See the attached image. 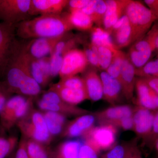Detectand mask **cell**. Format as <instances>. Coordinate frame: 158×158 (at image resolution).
<instances>
[{"label": "cell", "instance_id": "cell-1", "mask_svg": "<svg viewBox=\"0 0 158 158\" xmlns=\"http://www.w3.org/2000/svg\"><path fill=\"white\" fill-rule=\"evenodd\" d=\"M73 28L67 12L60 15H39L16 25V36L23 39L52 38L62 36Z\"/></svg>", "mask_w": 158, "mask_h": 158}, {"label": "cell", "instance_id": "cell-2", "mask_svg": "<svg viewBox=\"0 0 158 158\" xmlns=\"http://www.w3.org/2000/svg\"><path fill=\"white\" fill-rule=\"evenodd\" d=\"M125 14L131 29L133 43L144 37L158 20L155 15L139 1L130 0Z\"/></svg>", "mask_w": 158, "mask_h": 158}, {"label": "cell", "instance_id": "cell-3", "mask_svg": "<svg viewBox=\"0 0 158 158\" xmlns=\"http://www.w3.org/2000/svg\"><path fill=\"white\" fill-rule=\"evenodd\" d=\"M31 111L21 119L16 125L26 138L42 144L48 143L51 135L43 115L36 110Z\"/></svg>", "mask_w": 158, "mask_h": 158}, {"label": "cell", "instance_id": "cell-4", "mask_svg": "<svg viewBox=\"0 0 158 158\" xmlns=\"http://www.w3.org/2000/svg\"><path fill=\"white\" fill-rule=\"evenodd\" d=\"M158 36V20L153 25L147 34L134 43L130 48L129 59L136 69L141 68L149 61L156 50L155 43Z\"/></svg>", "mask_w": 158, "mask_h": 158}, {"label": "cell", "instance_id": "cell-5", "mask_svg": "<svg viewBox=\"0 0 158 158\" xmlns=\"http://www.w3.org/2000/svg\"><path fill=\"white\" fill-rule=\"evenodd\" d=\"M31 101L20 94L11 97L0 113V123L3 128L10 130L26 116L30 111Z\"/></svg>", "mask_w": 158, "mask_h": 158}, {"label": "cell", "instance_id": "cell-6", "mask_svg": "<svg viewBox=\"0 0 158 158\" xmlns=\"http://www.w3.org/2000/svg\"><path fill=\"white\" fill-rule=\"evenodd\" d=\"M116 129L112 125L102 124L93 127L82 136L85 144L99 153L101 150H110L116 145Z\"/></svg>", "mask_w": 158, "mask_h": 158}, {"label": "cell", "instance_id": "cell-7", "mask_svg": "<svg viewBox=\"0 0 158 158\" xmlns=\"http://www.w3.org/2000/svg\"><path fill=\"white\" fill-rule=\"evenodd\" d=\"M31 0H0V20L17 25L31 19L29 10Z\"/></svg>", "mask_w": 158, "mask_h": 158}, {"label": "cell", "instance_id": "cell-8", "mask_svg": "<svg viewBox=\"0 0 158 158\" xmlns=\"http://www.w3.org/2000/svg\"><path fill=\"white\" fill-rule=\"evenodd\" d=\"M88 65L84 51L77 48L71 50L64 56L59 76L62 79L76 76L84 73Z\"/></svg>", "mask_w": 158, "mask_h": 158}, {"label": "cell", "instance_id": "cell-9", "mask_svg": "<svg viewBox=\"0 0 158 158\" xmlns=\"http://www.w3.org/2000/svg\"><path fill=\"white\" fill-rule=\"evenodd\" d=\"M156 111H151L137 105L134 108L132 114V131L143 142L148 138L152 130Z\"/></svg>", "mask_w": 158, "mask_h": 158}, {"label": "cell", "instance_id": "cell-10", "mask_svg": "<svg viewBox=\"0 0 158 158\" xmlns=\"http://www.w3.org/2000/svg\"><path fill=\"white\" fill-rule=\"evenodd\" d=\"M69 0H31L30 16L60 15L68 5Z\"/></svg>", "mask_w": 158, "mask_h": 158}, {"label": "cell", "instance_id": "cell-11", "mask_svg": "<svg viewBox=\"0 0 158 158\" xmlns=\"http://www.w3.org/2000/svg\"><path fill=\"white\" fill-rule=\"evenodd\" d=\"M37 105L41 110L57 112L64 115L79 116L90 113L88 110L69 104L63 101L59 95L54 97L51 103L41 99L38 101Z\"/></svg>", "mask_w": 158, "mask_h": 158}, {"label": "cell", "instance_id": "cell-12", "mask_svg": "<svg viewBox=\"0 0 158 158\" xmlns=\"http://www.w3.org/2000/svg\"><path fill=\"white\" fill-rule=\"evenodd\" d=\"M137 105L151 111L158 110V95L141 77L136 78Z\"/></svg>", "mask_w": 158, "mask_h": 158}, {"label": "cell", "instance_id": "cell-13", "mask_svg": "<svg viewBox=\"0 0 158 158\" xmlns=\"http://www.w3.org/2000/svg\"><path fill=\"white\" fill-rule=\"evenodd\" d=\"M63 35L52 38L30 40V41L26 42V47L28 53L32 58L36 59L47 57L48 55L50 56L55 46L62 38Z\"/></svg>", "mask_w": 158, "mask_h": 158}, {"label": "cell", "instance_id": "cell-14", "mask_svg": "<svg viewBox=\"0 0 158 158\" xmlns=\"http://www.w3.org/2000/svg\"><path fill=\"white\" fill-rule=\"evenodd\" d=\"M111 35L113 36V44L117 49L120 50L133 43L131 29L125 14L113 26Z\"/></svg>", "mask_w": 158, "mask_h": 158}, {"label": "cell", "instance_id": "cell-15", "mask_svg": "<svg viewBox=\"0 0 158 158\" xmlns=\"http://www.w3.org/2000/svg\"><path fill=\"white\" fill-rule=\"evenodd\" d=\"M135 71V67L126 54L121 69L120 84L122 93L128 100H132L134 96L136 80Z\"/></svg>", "mask_w": 158, "mask_h": 158}, {"label": "cell", "instance_id": "cell-16", "mask_svg": "<svg viewBox=\"0 0 158 158\" xmlns=\"http://www.w3.org/2000/svg\"><path fill=\"white\" fill-rule=\"evenodd\" d=\"M130 1V0L106 1L107 9L104 19L103 26L105 30L110 34L113 26L125 14L126 9Z\"/></svg>", "mask_w": 158, "mask_h": 158}, {"label": "cell", "instance_id": "cell-17", "mask_svg": "<svg viewBox=\"0 0 158 158\" xmlns=\"http://www.w3.org/2000/svg\"><path fill=\"white\" fill-rule=\"evenodd\" d=\"M83 73L82 77L85 81L89 100L96 102L101 99L103 98L102 84L96 69L87 68Z\"/></svg>", "mask_w": 158, "mask_h": 158}, {"label": "cell", "instance_id": "cell-18", "mask_svg": "<svg viewBox=\"0 0 158 158\" xmlns=\"http://www.w3.org/2000/svg\"><path fill=\"white\" fill-rule=\"evenodd\" d=\"M133 110L134 108L128 105L114 106L95 112L93 115L101 125L108 124L111 122L132 116Z\"/></svg>", "mask_w": 158, "mask_h": 158}, {"label": "cell", "instance_id": "cell-19", "mask_svg": "<svg viewBox=\"0 0 158 158\" xmlns=\"http://www.w3.org/2000/svg\"><path fill=\"white\" fill-rule=\"evenodd\" d=\"M95 119L94 115L91 114L78 116L66 126L63 136L69 138H74L83 135L88 130L94 126Z\"/></svg>", "mask_w": 158, "mask_h": 158}, {"label": "cell", "instance_id": "cell-20", "mask_svg": "<svg viewBox=\"0 0 158 158\" xmlns=\"http://www.w3.org/2000/svg\"><path fill=\"white\" fill-rule=\"evenodd\" d=\"M49 90L56 92L63 101L73 106H76L86 100H89L85 88H67L60 86L56 83L53 85Z\"/></svg>", "mask_w": 158, "mask_h": 158}, {"label": "cell", "instance_id": "cell-21", "mask_svg": "<svg viewBox=\"0 0 158 158\" xmlns=\"http://www.w3.org/2000/svg\"><path fill=\"white\" fill-rule=\"evenodd\" d=\"M103 87V98L112 104L118 101L122 89L120 82L110 76L106 71L102 72L100 75Z\"/></svg>", "mask_w": 158, "mask_h": 158}, {"label": "cell", "instance_id": "cell-22", "mask_svg": "<svg viewBox=\"0 0 158 158\" xmlns=\"http://www.w3.org/2000/svg\"><path fill=\"white\" fill-rule=\"evenodd\" d=\"M67 17L73 29L86 31H90L93 27V21L82 10L70 11L67 13Z\"/></svg>", "mask_w": 158, "mask_h": 158}, {"label": "cell", "instance_id": "cell-23", "mask_svg": "<svg viewBox=\"0 0 158 158\" xmlns=\"http://www.w3.org/2000/svg\"><path fill=\"white\" fill-rule=\"evenodd\" d=\"M43 115L51 135H59L62 131L65 122V115L52 111H45Z\"/></svg>", "mask_w": 158, "mask_h": 158}, {"label": "cell", "instance_id": "cell-24", "mask_svg": "<svg viewBox=\"0 0 158 158\" xmlns=\"http://www.w3.org/2000/svg\"><path fill=\"white\" fill-rule=\"evenodd\" d=\"M90 43L97 47L103 46L112 49H116L110 33L102 27H93L90 30Z\"/></svg>", "mask_w": 158, "mask_h": 158}, {"label": "cell", "instance_id": "cell-25", "mask_svg": "<svg viewBox=\"0 0 158 158\" xmlns=\"http://www.w3.org/2000/svg\"><path fill=\"white\" fill-rule=\"evenodd\" d=\"M83 144L78 140H69L62 143L56 156L58 158H79L80 149Z\"/></svg>", "mask_w": 158, "mask_h": 158}, {"label": "cell", "instance_id": "cell-26", "mask_svg": "<svg viewBox=\"0 0 158 158\" xmlns=\"http://www.w3.org/2000/svg\"><path fill=\"white\" fill-rule=\"evenodd\" d=\"M125 55L122 51L115 49L113 51L111 63L106 70L105 71L110 76L118 80L120 83L121 69Z\"/></svg>", "mask_w": 158, "mask_h": 158}, {"label": "cell", "instance_id": "cell-27", "mask_svg": "<svg viewBox=\"0 0 158 158\" xmlns=\"http://www.w3.org/2000/svg\"><path fill=\"white\" fill-rule=\"evenodd\" d=\"M16 25L0 22V47L10 45L16 39Z\"/></svg>", "mask_w": 158, "mask_h": 158}, {"label": "cell", "instance_id": "cell-28", "mask_svg": "<svg viewBox=\"0 0 158 158\" xmlns=\"http://www.w3.org/2000/svg\"><path fill=\"white\" fill-rule=\"evenodd\" d=\"M93 46L97 54L100 69L105 71L111 63L113 58V51L115 49H112L106 47Z\"/></svg>", "mask_w": 158, "mask_h": 158}, {"label": "cell", "instance_id": "cell-29", "mask_svg": "<svg viewBox=\"0 0 158 158\" xmlns=\"http://www.w3.org/2000/svg\"><path fill=\"white\" fill-rule=\"evenodd\" d=\"M43 144L34 140L26 141V147L29 158H50L47 151Z\"/></svg>", "mask_w": 158, "mask_h": 158}, {"label": "cell", "instance_id": "cell-30", "mask_svg": "<svg viewBox=\"0 0 158 158\" xmlns=\"http://www.w3.org/2000/svg\"><path fill=\"white\" fill-rule=\"evenodd\" d=\"M31 71L32 77L40 87L45 86L50 81L51 79L47 76L42 70L38 59L31 57Z\"/></svg>", "mask_w": 158, "mask_h": 158}, {"label": "cell", "instance_id": "cell-31", "mask_svg": "<svg viewBox=\"0 0 158 158\" xmlns=\"http://www.w3.org/2000/svg\"><path fill=\"white\" fill-rule=\"evenodd\" d=\"M107 6L106 1L95 0L94 9L91 19L97 27L103 26L104 19L106 11Z\"/></svg>", "mask_w": 158, "mask_h": 158}, {"label": "cell", "instance_id": "cell-32", "mask_svg": "<svg viewBox=\"0 0 158 158\" xmlns=\"http://www.w3.org/2000/svg\"><path fill=\"white\" fill-rule=\"evenodd\" d=\"M16 137H0V158H6L12 152L17 144Z\"/></svg>", "mask_w": 158, "mask_h": 158}, {"label": "cell", "instance_id": "cell-33", "mask_svg": "<svg viewBox=\"0 0 158 158\" xmlns=\"http://www.w3.org/2000/svg\"><path fill=\"white\" fill-rule=\"evenodd\" d=\"M136 76L139 77L152 76L158 77V59L148 61L143 67L136 69Z\"/></svg>", "mask_w": 158, "mask_h": 158}, {"label": "cell", "instance_id": "cell-34", "mask_svg": "<svg viewBox=\"0 0 158 158\" xmlns=\"http://www.w3.org/2000/svg\"><path fill=\"white\" fill-rule=\"evenodd\" d=\"M83 45L84 46L83 51L85 52L89 65H91L92 68L95 69H101L97 54L94 48L93 45L91 43L88 42L87 41H85Z\"/></svg>", "mask_w": 158, "mask_h": 158}, {"label": "cell", "instance_id": "cell-35", "mask_svg": "<svg viewBox=\"0 0 158 158\" xmlns=\"http://www.w3.org/2000/svg\"><path fill=\"white\" fill-rule=\"evenodd\" d=\"M57 84L60 86L67 88L86 89L85 81L83 77L77 75L61 79Z\"/></svg>", "mask_w": 158, "mask_h": 158}, {"label": "cell", "instance_id": "cell-36", "mask_svg": "<svg viewBox=\"0 0 158 158\" xmlns=\"http://www.w3.org/2000/svg\"><path fill=\"white\" fill-rule=\"evenodd\" d=\"M158 138V110L156 111L154 118L153 123L152 130L150 135L146 140L144 142V144L147 145L149 148H154L155 144L156 141Z\"/></svg>", "mask_w": 158, "mask_h": 158}, {"label": "cell", "instance_id": "cell-37", "mask_svg": "<svg viewBox=\"0 0 158 158\" xmlns=\"http://www.w3.org/2000/svg\"><path fill=\"white\" fill-rule=\"evenodd\" d=\"M127 147V144L115 145L107 152L103 155L101 158H123Z\"/></svg>", "mask_w": 158, "mask_h": 158}, {"label": "cell", "instance_id": "cell-38", "mask_svg": "<svg viewBox=\"0 0 158 158\" xmlns=\"http://www.w3.org/2000/svg\"><path fill=\"white\" fill-rule=\"evenodd\" d=\"M108 124L112 125L116 128H119L124 131H132L133 128V119L132 116L117 119L111 122Z\"/></svg>", "mask_w": 158, "mask_h": 158}, {"label": "cell", "instance_id": "cell-39", "mask_svg": "<svg viewBox=\"0 0 158 158\" xmlns=\"http://www.w3.org/2000/svg\"><path fill=\"white\" fill-rule=\"evenodd\" d=\"M123 158H143L141 151L137 145L136 141L127 144Z\"/></svg>", "mask_w": 158, "mask_h": 158}, {"label": "cell", "instance_id": "cell-40", "mask_svg": "<svg viewBox=\"0 0 158 158\" xmlns=\"http://www.w3.org/2000/svg\"><path fill=\"white\" fill-rule=\"evenodd\" d=\"M11 94L5 82L0 81V113Z\"/></svg>", "mask_w": 158, "mask_h": 158}, {"label": "cell", "instance_id": "cell-41", "mask_svg": "<svg viewBox=\"0 0 158 158\" xmlns=\"http://www.w3.org/2000/svg\"><path fill=\"white\" fill-rule=\"evenodd\" d=\"M98 154L88 144H83L80 149L79 158H98Z\"/></svg>", "mask_w": 158, "mask_h": 158}, {"label": "cell", "instance_id": "cell-42", "mask_svg": "<svg viewBox=\"0 0 158 158\" xmlns=\"http://www.w3.org/2000/svg\"><path fill=\"white\" fill-rule=\"evenodd\" d=\"M90 0H70L67 6L69 12L76 10H81L88 5Z\"/></svg>", "mask_w": 158, "mask_h": 158}, {"label": "cell", "instance_id": "cell-43", "mask_svg": "<svg viewBox=\"0 0 158 158\" xmlns=\"http://www.w3.org/2000/svg\"><path fill=\"white\" fill-rule=\"evenodd\" d=\"M38 59L40 66H41L42 70H43L44 72L46 75L50 79H52L50 58V57H45Z\"/></svg>", "mask_w": 158, "mask_h": 158}, {"label": "cell", "instance_id": "cell-44", "mask_svg": "<svg viewBox=\"0 0 158 158\" xmlns=\"http://www.w3.org/2000/svg\"><path fill=\"white\" fill-rule=\"evenodd\" d=\"M15 158H29L26 147V140L22 139L19 144Z\"/></svg>", "mask_w": 158, "mask_h": 158}, {"label": "cell", "instance_id": "cell-45", "mask_svg": "<svg viewBox=\"0 0 158 158\" xmlns=\"http://www.w3.org/2000/svg\"><path fill=\"white\" fill-rule=\"evenodd\" d=\"M141 78L158 95V77L148 76Z\"/></svg>", "mask_w": 158, "mask_h": 158}, {"label": "cell", "instance_id": "cell-46", "mask_svg": "<svg viewBox=\"0 0 158 158\" xmlns=\"http://www.w3.org/2000/svg\"><path fill=\"white\" fill-rule=\"evenodd\" d=\"M144 2L147 6L148 8L158 18V0H144Z\"/></svg>", "mask_w": 158, "mask_h": 158}, {"label": "cell", "instance_id": "cell-47", "mask_svg": "<svg viewBox=\"0 0 158 158\" xmlns=\"http://www.w3.org/2000/svg\"><path fill=\"white\" fill-rule=\"evenodd\" d=\"M154 148H155L158 154V138L157 140H156V141L155 144Z\"/></svg>", "mask_w": 158, "mask_h": 158}, {"label": "cell", "instance_id": "cell-48", "mask_svg": "<svg viewBox=\"0 0 158 158\" xmlns=\"http://www.w3.org/2000/svg\"><path fill=\"white\" fill-rule=\"evenodd\" d=\"M155 45L156 50H157L158 52V36H157V37L156 39Z\"/></svg>", "mask_w": 158, "mask_h": 158}, {"label": "cell", "instance_id": "cell-49", "mask_svg": "<svg viewBox=\"0 0 158 158\" xmlns=\"http://www.w3.org/2000/svg\"><path fill=\"white\" fill-rule=\"evenodd\" d=\"M50 158H57L56 156L55 155V156H53L51 157H50Z\"/></svg>", "mask_w": 158, "mask_h": 158}, {"label": "cell", "instance_id": "cell-50", "mask_svg": "<svg viewBox=\"0 0 158 158\" xmlns=\"http://www.w3.org/2000/svg\"><path fill=\"white\" fill-rule=\"evenodd\" d=\"M157 58H158V53H157Z\"/></svg>", "mask_w": 158, "mask_h": 158}]
</instances>
